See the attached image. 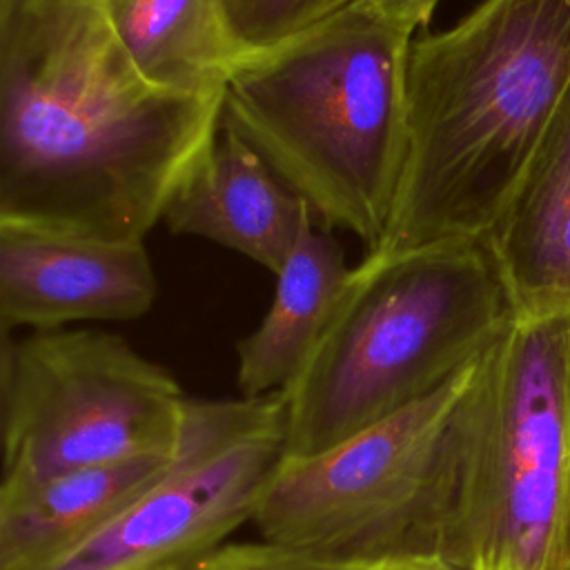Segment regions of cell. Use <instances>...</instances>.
I'll return each instance as SVG.
<instances>
[{
	"label": "cell",
	"instance_id": "obj_8",
	"mask_svg": "<svg viewBox=\"0 0 570 570\" xmlns=\"http://www.w3.org/2000/svg\"><path fill=\"white\" fill-rule=\"evenodd\" d=\"M283 456V394L189 399L160 479L40 570H194L252 523Z\"/></svg>",
	"mask_w": 570,
	"mask_h": 570
},
{
	"label": "cell",
	"instance_id": "obj_15",
	"mask_svg": "<svg viewBox=\"0 0 570 570\" xmlns=\"http://www.w3.org/2000/svg\"><path fill=\"white\" fill-rule=\"evenodd\" d=\"M194 570H456L434 557H345L265 539L227 541Z\"/></svg>",
	"mask_w": 570,
	"mask_h": 570
},
{
	"label": "cell",
	"instance_id": "obj_1",
	"mask_svg": "<svg viewBox=\"0 0 570 570\" xmlns=\"http://www.w3.org/2000/svg\"><path fill=\"white\" fill-rule=\"evenodd\" d=\"M145 80L100 0H0V223L142 240L223 129Z\"/></svg>",
	"mask_w": 570,
	"mask_h": 570
},
{
	"label": "cell",
	"instance_id": "obj_4",
	"mask_svg": "<svg viewBox=\"0 0 570 570\" xmlns=\"http://www.w3.org/2000/svg\"><path fill=\"white\" fill-rule=\"evenodd\" d=\"M517 318L485 238L367 252L285 401V456L321 452L436 392Z\"/></svg>",
	"mask_w": 570,
	"mask_h": 570
},
{
	"label": "cell",
	"instance_id": "obj_14",
	"mask_svg": "<svg viewBox=\"0 0 570 570\" xmlns=\"http://www.w3.org/2000/svg\"><path fill=\"white\" fill-rule=\"evenodd\" d=\"M145 80L178 94H218L238 60L223 0H100Z\"/></svg>",
	"mask_w": 570,
	"mask_h": 570
},
{
	"label": "cell",
	"instance_id": "obj_3",
	"mask_svg": "<svg viewBox=\"0 0 570 570\" xmlns=\"http://www.w3.org/2000/svg\"><path fill=\"white\" fill-rule=\"evenodd\" d=\"M412 29L372 0L240 56L223 127L245 140L325 227L376 249L407 149Z\"/></svg>",
	"mask_w": 570,
	"mask_h": 570
},
{
	"label": "cell",
	"instance_id": "obj_5",
	"mask_svg": "<svg viewBox=\"0 0 570 570\" xmlns=\"http://www.w3.org/2000/svg\"><path fill=\"white\" fill-rule=\"evenodd\" d=\"M436 557L456 570H570V314L517 316L470 365Z\"/></svg>",
	"mask_w": 570,
	"mask_h": 570
},
{
	"label": "cell",
	"instance_id": "obj_11",
	"mask_svg": "<svg viewBox=\"0 0 570 570\" xmlns=\"http://www.w3.org/2000/svg\"><path fill=\"white\" fill-rule=\"evenodd\" d=\"M485 240L517 316L570 314V87Z\"/></svg>",
	"mask_w": 570,
	"mask_h": 570
},
{
	"label": "cell",
	"instance_id": "obj_13",
	"mask_svg": "<svg viewBox=\"0 0 570 570\" xmlns=\"http://www.w3.org/2000/svg\"><path fill=\"white\" fill-rule=\"evenodd\" d=\"M343 247L309 223L276 272L272 305L258 327L236 345V383L243 396L285 392L316 343L350 276Z\"/></svg>",
	"mask_w": 570,
	"mask_h": 570
},
{
	"label": "cell",
	"instance_id": "obj_16",
	"mask_svg": "<svg viewBox=\"0 0 570 570\" xmlns=\"http://www.w3.org/2000/svg\"><path fill=\"white\" fill-rule=\"evenodd\" d=\"M358 0H223L225 22L240 56L274 47Z\"/></svg>",
	"mask_w": 570,
	"mask_h": 570
},
{
	"label": "cell",
	"instance_id": "obj_10",
	"mask_svg": "<svg viewBox=\"0 0 570 570\" xmlns=\"http://www.w3.org/2000/svg\"><path fill=\"white\" fill-rule=\"evenodd\" d=\"M163 220L174 234L207 238L276 274L312 223V209L245 140L223 127Z\"/></svg>",
	"mask_w": 570,
	"mask_h": 570
},
{
	"label": "cell",
	"instance_id": "obj_7",
	"mask_svg": "<svg viewBox=\"0 0 570 570\" xmlns=\"http://www.w3.org/2000/svg\"><path fill=\"white\" fill-rule=\"evenodd\" d=\"M465 367L436 392L305 456H283L258 539L345 557H436L450 425Z\"/></svg>",
	"mask_w": 570,
	"mask_h": 570
},
{
	"label": "cell",
	"instance_id": "obj_9",
	"mask_svg": "<svg viewBox=\"0 0 570 570\" xmlns=\"http://www.w3.org/2000/svg\"><path fill=\"white\" fill-rule=\"evenodd\" d=\"M158 294L142 240H102L0 223L2 334L73 321H131Z\"/></svg>",
	"mask_w": 570,
	"mask_h": 570
},
{
	"label": "cell",
	"instance_id": "obj_6",
	"mask_svg": "<svg viewBox=\"0 0 570 570\" xmlns=\"http://www.w3.org/2000/svg\"><path fill=\"white\" fill-rule=\"evenodd\" d=\"M187 405L176 379L118 334H2L0 490L174 454Z\"/></svg>",
	"mask_w": 570,
	"mask_h": 570
},
{
	"label": "cell",
	"instance_id": "obj_17",
	"mask_svg": "<svg viewBox=\"0 0 570 570\" xmlns=\"http://www.w3.org/2000/svg\"><path fill=\"white\" fill-rule=\"evenodd\" d=\"M379 9H383L394 20L403 22L412 31L430 22L434 7L439 0H372Z\"/></svg>",
	"mask_w": 570,
	"mask_h": 570
},
{
	"label": "cell",
	"instance_id": "obj_2",
	"mask_svg": "<svg viewBox=\"0 0 570 570\" xmlns=\"http://www.w3.org/2000/svg\"><path fill=\"white\" fill-rule=\"evenodd\" d=\"M568 87L570 0H483L414 38L405 165L376 249L485 238Z\"/></svg>",
	"mask_w": 570,
	"mask_h": 570
},
{
	"label": "cell",
	"instance_id": "obj_12",
	"mask_svg": "<svg viewBox=\"0 0 570 570\" xmlns=\"http://www.w3.org/2000/svg\"><path fill=\"white\" fill-rule=\"evenodd\" d=\"M171 456H138L0 490V570L45 568L156 483Z\"/></svg>",
	"mask_w": 570,
	"mask_h": 570
}]
</instances>
